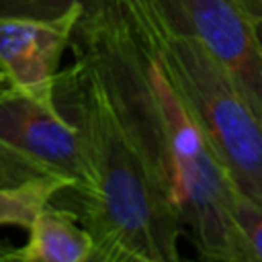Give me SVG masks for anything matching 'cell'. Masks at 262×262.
I'll use <instances>...</instances> for the list:
<instances>
[{
	"mask_svg": "<svg viewBox=\"0 0 262 262\" xmlns=\"http://www.w3.org/2000/svg\"><path fill=\"white\" fill-rule=\"evenodd\" d=\"M70 47L158 172L199 260L246 262L231 217L235 188L182 100L139 0L80 16Z\"/></svg>",
	"mask_w": 262,
	"mask_h": 262,
	"instance_id": "6da1fadb",
	"label": "cell"
},
{
	"mask_svg": "<svg viewBox=\"0 0 262 262\" xmlns=\"http://www.w3.org/2000/svg\"><path fill=\"white\" fill-rule=\"evenodd\" d=\"M53 96L84 143L90 182L78 194V219L94 248L127 262H182V225L170 194L88 61L74 55V63L57 74Z\"/></svg>",
	"mask_w": 262,
	"mask_h": 262,
	"instance_id": "7a4b0ae2",
	"label": "cell"
},
{
	"mask_svg": "<svg viewBox=\"0 0 262 262\" xmlns=\"http://www.w3.org/2000/svg\"><path fill=\"white\" fill-rule=\"evenodd\" d=\"M139 4L182 100L233 188L262 201V121L201 41L168 27L147 0Z\"/></svg>",
	"mask_w": 262,
	"mask_h": 262,
	"instance_id": "3957f363",
	"label": "cell"
},
{
	"mask_svg": "<svg viewBox=\"0 0 262 262\" xmlns=\"http://www.w3.org/2000/svg\"><path fill=\"white\" fill-rule=\"evenodd\" d=\"M147 2L168 27L207 47L262 121V41L258 25L233 0Z\"/></svg>",
	"mask_w": 262,
	"mask_h": 262,
	"instance_id": "277c9868",
	"label": "cell"
},
{
	"mask_svg": "<svg viewBox=\"0 0 262 262\" xmlns=\"http://www.w3.org/2000/svg\"><path fill=\"white\" fill-rule=\"evenodd\" d=\"M0 143L66 180L76 194L88 188V160L78 129L57 106L43 104L10 84L0 86Z\"/></svg>",
	"mask_w": 262,
	"mask_h": 262,
	"instance_id": "5b68a950",
	"label": "cell"
},
{
	"mask_svg": "<svg viewBox=\"0 0 262 262\" xmlns=\"http://www.w3.org/2000/svg\"><path fill=\"white\" fill-rule=\"evenodd\" d=\"M80 16V12L57 20L0 16V68L6 82L43 104L57 106L53 90L59 61Z\"/></svg>",
	"mask_w": 262,
	"mask_h": 262,
	"instance_id": "8992f818",
	"label": "cell"
},
{
	"mask_svg": "<svg viewBox=\"0 0 262 262\" xmlns=\"http://www.w3.org/2000/svg\"><path fill=\"white\" fill-rule=\"evenodd\" d=\"M92 252L94 239L78 215L47 205L31 223L27 244L8 250V262H88Z\"/></svg>",
	"mask_w": 262,
	"mask_h": 262,
	"instance_id": "52a82bcc",
	"label": "cell"
},
{
	"mask_svg": "<svg viewBox=\"0 0 262 262\" xmlns=\"http://www.w3.org/2000/svg\"><path fill=\"white\" fill-rule=\"evenodd\" d=\"M68 190L59 178H39L18 186H0V225H18L29 229L49 201Z\"/></svg>",
	"mask_w": 262,
	"mask_h": 262,
	"instance_id": "ba28073f",
	"label": "cell"
},
{
	"mask_svg": "<svg viewBox=\"0 0 262 262\" xmlns=\"http://www.w3.org/2000/svg\"><path fill=\"white\" fill-rule=\"evenodd\" d=\"M115 0H0V16L57 20L72 12L92 16Z\"/></svg>",
	"mask_w": 262,
	"mask_h": 262,
	"instance_id": "9c48e42d",
	"label": "cell"
},
{
	"mask_svg": "<svg viewBox=\"0 0 262 262\" xmlns=\"http://www.w3.org/2000/svg\"><path fill=\"white\" fill-rule=\"evenodd\" d=\"M231 217L242 242L246 262H262V201L233 192Z\"/></svg>",
	"mask_w": 262,
	"mask_h": 262,
	"instance_id": "30bf717a",
	"label": "cell"
},
{
	"mask_svg": "<svg viewBox=\"0 0 262 262\" xmlns=\"http://www.w3.org/2000/svg\"><path fill=\"white\" fill-rule=\"evenodd\" d=\"M39 178H57V176L45 172L41 166H37L29 158H25L18 151L10 149L8 145L0 143V186H18V184L39 180Z\"/></svg>",
	"mask_w": 262,
	"mask_h": 262,
	"instance_id": "8fae6325",
	"label": "cell"
},
{
	"mask_svg": "<svg viewBox=\"0 0 262 262\" xmlns=\"http://www.w3.org/2000/svg\"><path fill=\"white\" fill-rule=\"evenodd\" d=\"M233 2L254 23H262V0H233Z\"/></svg>",
	"mask_w": 262,
	"mask_h": 262,
	"instance_id": "7c38bea8",
	"label": "cell"
},
{
	"mask_svg": "<svg viewBox=\"0 0 262 262\" xmlns=\"http://www.w3.org/2000/svg\"><path fill=\"white\" fill-rule=\"evenodd\" d=\"M88 262H127V260H123L121 256L106 254V252H102V250H96V248H94V252H92V256H90V260H88Z\"/></svg>",
	"mask_w": 262,
	"mask_h": 262,
	"instance_id": "4fadbf2b",
	"label": "cell"
},
{
	"mask_svg": "<svg viewBox=\"0 0 262 262\" xmlns=\"http://www.w3.org/2000/svg\"><path fill=\"white\" fill-rule=\"evenodd\" d=\"M0 262H8V248H0Z\"/></svg>",
	"mask_w": 262,
	"mask_h": 262,
	"instance_id": "5bb4252c",
	"label": "cell"
},
{
	"mask_svg": "<svg viewBox=\"0 0 262 262\" xmlns=\"http://www.w3.org/2000/svg\"><path fill=\"white\" fill-rule=\"evenodd\" d=\"M2 84H8V82H6V76H4V72H2V68H0V86H2Z\"/></svg>",
	"mask_w": 262,
	"mask_h": 262,
	"instance_id": "9a60e30c",
	"label": "cell"
},
{
	"mask_svg": "<svg viewBox=\"0 0 262 262\" xmlns=\"http://www.w3.org/2000/svg\"><path fill=\"white\" fill-rule=\"evenodd\" d=\"M258 25V35H260V41H262V23H256Z\"/></svg>",
	"mask_w": 262,
	"mask_h": 262,
	"instance_id": "2e32d148",
	"label": "cell"
},
{
	"mask_svg": "<svg viewBox=\"0 0 262 262\" xmlns=\"http://www.w3.org/2000/svg\"><path fill=\"white\" fill-rule=\"evenodd\" d=\"M2 86H4V84H2Z\"/></svg>",
	"mask_w": 262,
	"mask_h": 262,
	"instance_id": "e0dca14e",
	"label": "cell"
}]
</instances>
